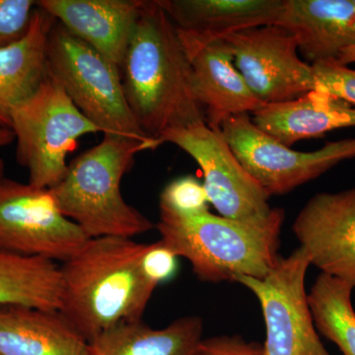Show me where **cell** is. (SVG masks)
<instances>
[{
  "instance_id": "5bb4252c",
  "label": "cell",
  "mask_w": 355,
  "mask_h": 355,
  "mask_svg": "<svg viewBox=\"0 0 355 355\" xmlns=\"http://www.w3.org/2000/svg\"><path fill=\"white\" fill-rule=\"evenodd\" d=\"M67 31L120 69L146 0H40Z\"/></svg>"
},
{
  "instance_id": "484cf974",
  "label": "cell",
  "mask_w": 355,
  "mask_h": 355,
  "mask_svg": "<svg viewBox=\"0 0 355 355\" xmlns=\"http://www.w3.org/2000/svg\"><path fill=\"white\" fill-rule=\"evenodd\" d=\"M142 265L146 277L158 286L174 279L178 270V257L159 240L148 244Z\"/></svg>"
},
{
  "instance_id": "2e32d148",
  "label": "cell",
  "mask_w": 355,
  "mask_h": 355,
  "mask_svg": "<svg viewBox=\"0 0 355 355\" xmlns=\"http://www.w3.org/2000/svg\"><path fill=\"white\" fill-rule=\"evenodd\" d=\"M252 114L257 127L288 147L338 128L355 127V106L319 90L291 101L263 105Z\"/></svg>"
},
{
  "instance_id": "7c38bea8",
  "label": "cell",
  "mask_w": 355,
  "mask_h": 355,
  "mask_svg": "<svg viewBox=\"0 0 355 355\" xmlns=\"http://www.w3.org/2000/svg\"><path fill=\"white\" fill-rule=\"evenodd\" d=\"M292 231L311 266L355 288V188L313 196Z\"/></svg>"
},
{
  "instance_id": "52a82bcc",
  "label": "cell",
  "mask_w": 355,
  "mask_h": 355,
  "mask_svg": "<svg viewBox=\"0 0 355 355\" xmlns=\"http://www.w3.org/2000/svg\"><path fill=\"white\" fill-rule=\"evenodd\" d=\"M311 266L302 248L280 257L263 279L239 275L233 282L246 287L258 299L266 326L265 355H331L318 335L306 275Z\"/></svg>"
},
{
  "instance_id": "30bf717a",
  "label": "cell",
  "mask_w": 355,
  "mask_h": 355,
  "mask_svg": "<svg viewBox=\"0 0 355 355\" xmlns=\"http://www.w3.org/2000/svg\"><path fill=\"white\" fill-rule=\"evenodd\" d=\"M225 42L235 67L263 104L291 101L316 89L312 65L299 58L297 41L284 27L251 28Z\"/></svg>"
},
{
  "instance_id": "d6986e66",
  "label": "cell",
  "mask_w": 355,
  "mask_h": 355,
  "mask_svg": "<svg viewBox=\"0 0 355 355\" xmlns=\"http://www.w3.org/2000/svg\"><path fill=\"white\" fill-rule=\"evenodd\" d=\"M55 22L38 6L25 38L0 49V128L11 130L14 112L48 77L46 44Z\"/></svg>"
},
{
  "instance_id": "ac0fdd59",
  "label": "cell",
  "mask_w": 355,
  "mask_h": 355,
  "mask_svg": "<svg viewBox=\"0 0 355 355\" xmlns=\"http://www.w3.org/2000/svg\"><path fill=\"white\" fill-rule=\"evenodd\" d=\"M0 355H91L60 311L0 306Z\"/></svg>"
},
{
  "instance_id": "4fadbf2b",
  "label": "cell",
  "mask_w": 355,
  "mask_h": 355,
  "mask_svg": "<svg viewBox=\"0 0 355 355\" xmlns=\"http://www.w3.org/2000/svg\"><path fill=\"white\" fill-rule=\"evenodd\" d=\"M189 58L251 28L277 23L284 0H158Z\"/></svg>"
},
{
  "instance_id": "83f0119b",
  "label": "cell",
  "mask_w": 355,
  "mask_h": 355,
  "mask_svg": "<svg viewBox=\"0 0 355 355\" xmlns=\"http://www.w3.org/2000/svg\"><path fill=\"white\" fill-rule=\"evenodd\" d=\"M15 140L14 133L10 128H0V148L9 146Z\"/></svg>"
},
{
  "instance_id": "e0dca14e",
  "label": "cell",
  "mask_w": 355,
  "mask_h": 355,
  "mask_svg": "<svg viewBox=\"0 0 355 355\" xmlns=\"http://www.w3.org/2000/svg\"><path fill=\"white\" fill-rule=\"evenodd\" d=\"M193 87L205 112V123L220 130L231 116L253 114L263 107L235 67L225 41H218L191 58Z\"/></svg>"
},
{
  "instance_id": "7402d4cb",
  "label": "cell",
  "mask_w": 355,
  "mask_h": 355,
  "mask_svg": "<svg viewBox=\"0 0 355 355\" xmlns=\"http://www.w3.org/2000/svg\"><path fill=\"white\" fill-rule=\"evenodd\" d=\"M354 287L321 273L308 293L317 331L335 343L343 355H355Z\"/></svg>"
},
{
  "instance_id": "3957f363",
  "label": "cell",
  "mask_w": 355,
  "mask_h": 355,
  "mask_svg": "<svg viewBox=\"0 0 355 355\" xmlns=\"http://www.w3.org/2000/svg\"><path fill=\"white\" fill-rule=\"evenodd\" d=\"M282 209L263 216L232 219L209 211L178 216L160 210L155 225L160 241L178 258L190 261L203 282H233L236 277L263 279L280 258Z\"/></svg>"
},
{
  "instance_id": "d4e9b609",
  "label": "cell",
  "mask_w": 355,
  "mask_h": 355,
  "mask_svg": "<svg viewBox=\"0 0 355 355\" xmlns=\"http://www.w3.org/2000/svg\"><path fill=\"white\" fill-rule=\"evenodd\" d=\"M311 65L316 81L315 90L355 106V69L340 64L338 60H324Z\"/></svg>"
},
{
  "instance_id": "4dcf8cb0",
  "label": "cell",
  "mask_w": 355,
  "mask_h": 355,
  "mask_svg": "<svg viewBox=\"0 0 355 355\" xmlns=\"http://www.w3.org/2000/svg\"><path fill=\"white\" fill-rule=\"evenodd\" d=\"M354 4H355V0H354Z\"/></svg>"
},
{
  "instance_id": "7a4b0ae2",
  "label": "cell",
  "mask_w": 355,
  "mask_h": 355,
  "mask_svg": "<svg viewBox=\"0 0 355 355\" xmlns=\"http://www.w3.org/2000/svg\"><path fill=\"white\" fill-rule=\"evenodd\" d=\"M147 246L132 238H92L60 266V313L88 343L118 324L141 321L157 287L142 265Z\"/></svg>"
},
{
  "instance_id": "8fae6325",
  "label": "cell",
  "mask_w": 355,
  "mask_h": 355,
  "mask_svg": "<svg viewBox=\"0 0 355 355\" xmlns=\"http://www.w3.org/2000/svg\"><path fill=\"white\" fill-rule=\"evenodd\" d=\"M160 139L179 146L198 163L209 203L221 216L252 218L272 209L270 195L243 167L220 130L197 123L169 130Z\"/></svg>"
},
{
  "instance_id": "603a6c76",
  "label": "cell",
  "mask_w": 355,
  "mask_h": 355,
  "mask_svg": "<svg viewBox=\"0 0 355 355\" xmlns=\"http://www.w3.org/2000/svg\"><path fill=\"white\" fill-rule=\"evenodd\" d=\"M209 200L203 184L197 178H177L160 195V210L178 216H195L209 211Z\"/></svg>"
},
{
  "instance_id": "ffe728a7",
  "label": "cell",
  "mask_w": 355,
  "mask_h": 355,
  "mask_svg": "<svg viewBox=\"0 0 355 355\" xmlns=\"http://www.w3.org/2000/svg\"><path fill=\"white\" fill-rule=\"evenodd\" d=\"M203 331L198 316L180 318L162 329L123 323L89 343L91 355H200Z\"/></svg>"
},
{
  "instance_id": "277c9868",
  "label": "cell",
  "mask_w": 355,
  "mask_h": 355,
  "mask_svg": "<svg viewBox=\"0 0 355 355\" xmlns=\"http://www.w3.org/2000/svg\"><path fill=\"white\" fill-rule=\"evenodd\" d=\"M158 146L105 133L102 141L74 159L62 181L50 189L60 211L89 239L133 238L151 230L153 222L123 200L121 182L137 153Z\"/></svg>"
},
{
  "instance_id": "f1b7e54d",
  "label": "cell",
  "mask_w": 355,
  "mask_h": 355,
  "mask_svg": "<svg viewBox=\"0 0 355 355\" xmlns=\"http://www.w3.org/2000/svg\"><path fill=\"white\" fill-rule=\"evenodd\" d=\"M4 177V163L2 159H0V179Z\"/></svg>"
},
{
  "instance_id": "5b68a950",
  "label": "cell",
  "mask_w": 355,
  "mask_h": 355,
  "mask_svg": "<svg viewBox=\"0 0 355 355\" xmlns=\"http://www.w3.org/2000/svg\"><path fill=\"white\" fill-rule=\"evenodd\" d=\"M48 72L81 114L103 133L161 146L147 137L130 111L120 69L55 22L46 44Z\"/></svg>"
},
{
  "instance_id": "44dd1931",
  "label": "cell",
  "mask_w": 355,
  "mask_h": 355,
  "mask_svg": "<svg viewBox=\"0 0 355 355\" xmlns=\"http://www.w3.org/2000/svg\"><path fill=\"white\" fill-rule=\"evenodd\" d=\"M62 292V270L55 261L0 250V306L60 311Z\"/></svg>"
},
{
  "instance_id": "4316f807",
  "label": "cell",
  "mask_w": 355,
  "mask_h": 355,
  "mask_svg": "<svg viewBox=\"0 0 355 355\" xmlns=\"http://www.w3.org/2000/svg\"><path fill=\"white\" fill-rule=\"evenodd\" d=\"M200 355H265L263 345L248 342L240 336H217L203 338Z\"/></svg>"
},
{
  "instance_id": "f546056e",
  "label": "cell",
  "mask_w": 355,
  "mask_h": 355,
  "mask_svg": "<svg viewBox=\"0 0 355 355\" xmlns=\"http://www.w3.org/2000/svg\"><path fill=\"white\" fill-rule=\"evenodd\" d=\"M354 60H355V50L354 51Z\"/></svg>"
},
{
  "instance_id": "9a60e30c",
  "label": "cell",
  "mask_w": 355,
  "mask_h": 355,
  "mask_svg": "<svg viewBox=\"0 0 355 355\" xmlns=\"http://www.w3.org/2000/svg\"><path fill=\"white\" fill-rule=\"evenodd\" d=\"M275 25L288 30L311 64L338 60L355 46L354 0H284Z\"/></svg>"
},
{
  "instance_id": "6da1fadb",
  "label": "cell",
  "mask_w": 355,
  "mask_h": 355,
  "mask_svg": "<svg viewBox=\"0 0 355 355\" xmlns=\"http://www.w3.org/2000/svg\"><path fill=\"white\" fill-rule=\"evenodd\" d=\"M121 83L135 121L150 139L161 141L169 130L205 123L190 58L158 0H146L137 18Z\"/></svg>"
},
{
  "instance_id": "8992f818",
  "label": "cell",
  "mask_w": 355,
  "mask_h": 355,
  "mask_svg": "<svg viewBox=\"0 0 355 355\" xmlns=\"http://www.w3.org/2000/svg\"><path fill=\"white\" fill-rule=\"evenodd\" d=\"M11 130L19 164L29 174V184L51 189L67 174V154L77 140L100 132L81 114L60 84L49 74L43 83L12 116Z\"/></svg>"
},
{
  "instance_id": "ba28073f",
  "label": "cell",
  "mask_w": 355,
  "mask_h": 355,
  "mask_svg": "<svg viewBox=\"0 0 355 355\" xmlns=\"http://www.w3.org/2000/svg\"><path fill=\"white\" fill-rule=\"evenodd\" d=\"M88 240L60 211L50 189L0 179V250L64 263Z\"/></svg>"
},
{
  "instance_id": "9c48e42d",
  "label": "cell",
  "mask_w": 355,
  "mask_h": 355,
  "mask_svg": "<svg viewBox=\"0 0 355 355\" xmlns=\"http://www.w3.org/2000/svg\"><path fill=\"white\" fill-rule=\"evenodd\" d=\"M220 130L243 167L270 197L286 195L355 157V139L328 142L319 150L301 153L266 135L249 114L228 118Z\"/></svg>"
},
{
  "instance_id": "cb8c5ba5",
  "label": "cell",
  "mask_w": 355,
  "mask_h": 355,
  "mask_svg": "<svg viewBox=\"0 0 355 355\" xmlns=\"http://www.w3.org/2000/svg\"><path fill=\"white\" fill-rule=\"evenodd\" d=\"M37 7L33 0H0V49L25 38Z\"/></svg>"
}]
</instances>
